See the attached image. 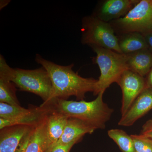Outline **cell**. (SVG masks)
Instances as JSON below:
<instances>
[{"label": "cell", "instance_id": "1", "mask_svg": "<svg viewBox=\"0 0 152 152\" xmlns=\"http://www.w3.org/2000/svg\"><path fill=\"white\" fill-rule=\"evenodd\" d=\"M35 61L46 70L52 84L50 97L42 105L48 104L57 99L67 100L71 96H75L77 100H84L87 93L94 91L97 80L81 77L73 70V64L60 65L38 54Z\"/></svg>", "mask_w": 152, "mask_h": 152}, {"label": "cell", "instance_id": "2", "mask_svg": "<svg viewBox=\"0 0 152 152\" xmlns=\"http://www.w3.org/2000/svg\"><path fill=\"white\" fill-rule=\"evenodd\" d=\"M104 94L100 93L95 100L91 102L57 99L48 105H50L53 110L69 118H76L86 122L96 129H104L114 112L113 109L104 102Z\"/></svg>", "mask_w": 152, "mask_h": 152}, {"label": "cell", "instance_id": "3", "mask_svg": "<svg viewBox=\"0 0 152 152\" xmlns=\"http://www.w3.org/2000/svg\"><path fill=\"white\" fill-rule=\"evenodd\" d=\"M0 77L12 82L20 91L37 95L43 103L48 102L51 95V81L43 67L33 70L12 68L1 55Z\"/></svg>", "mask_w": 152, "mask_h": 152}, {"label": "cell", "instance_id": "4", "mask_svg": "<svg viewBox=\"0 0 152 152\" xmlns=\"http://www.w3.org/2000/svg\"><path fill=\"white\" fill-rule=\"evenodd\" d=\"M96 53L94 62L99 68L100 76L97 80L94 95L104 93L113 83H117L125 71L129 69L126 55L96 46H90Z\"/></svg>", "mask_w": 152, "mask_h": 152}, {"label": "cell", "instance_id": "5", "mask_svg": "<svg viewBox=\"0 0 152 152\" xmlns=\"http://www.w3.org/2000/svg\"><path fill=\"white\" fill-rule=\"evenodd\" d=\"M81 42L90 46H96L122 53L118 39L109 23L101 20L94 16L82 20Z\"/></svg>", "mask_w": 152, "mask_h": 152}, {"label": "cell", "instance_id": "6", "mask_svg": "<svg viewBox=\"0 0 152 152\" xmlns=\"http://www.w3.org/2000/svg\"><path fill=\"white\" fill-rule=\"evenodd\" d=\"M115 32L122 35L139 33L143 35L152 32V0L139 1L126 15L110 22Z\"/></svg>", "mask_w": 152, "mask_h": 152}, {"label": "cell", "instance_id": "7", "mask_svg": "<svg viewBox=\"0 0 152 152\" xmlns=\"http://www.w3.org/2000/svg\"><path fill=\"white\" fill-rule=\"evenodd\" d=\"M117 83L120 86L122 92L121 111L122 116L146 88V83L143 77L129 69L123 73Z\"/></svg>", "mask_w": 152, "mask_h": 152}, {"label": "cell", "instance_id": "8", "mask_svg": "<svg viewBox=\"0 0 152 152\" xmlns=\"http://www.w3.org/2000/svg\"><path fill=\"white\" fill-rule=\"evenodd\" d=\"M140 1L107 0L98 6L92 15L101 20L110 23L122 18Z\"/></svg>", "mask_w": 152, "mask_h": 152}, {"label": "cell", "instance_id": "9", "mask_svg": "<svg viewBox=\"0 0 152 152\" xmlns=\"http://www.w3.org/2000/svg\"><path fill=\"white\" fill-rule=\"evenodd\" d=\"M152 109V89L146 87L119 121V126H130Z\"/></svg>", "mask_w": 152, "mask_h": 152}, {"label": "cell", "instance_id": "10", "mask_svg": "<svg viewBox=\"0 0 152 152\" xmlns=\"http://www.w3.org/2000/svg\"><path fill=\"white\" fill-rule=\"evenodd\" d=\"M34 128L25 125H16L1 129L0 152H15L24 137Z\"/></svg>", "mask_w": 152, "mask_h": 152}, {"label": "cell", "instance_id": "11", "mask_svg": "<svg viewBox=\"0 0 152 152\" xmlns=\"http://www.w3.org/2000/svg\"><path fill=\"white\" fill-rule=\"evenodd\" d=\"M69 118L52 108L49 112L46 118L45 144L46 150L56 143L61 138Z\"/></svg>", "mask_w": 152, "mask_h": 152}, {"label": "cell", "instance_id": "12", "mask_svg": "<svg viewBox=\"0 0 152 152\" xmlns=\"http://www.w3.org/2000/svg\"><path fill=\"white\" fill-rule=\"evenodd\" d=\"M94 128L79 119L69 118L62 135L55 145H66L74 142H80L85 134H92Z\"/></svg>", "mask_w": 152, "mask_h": 152}, {"label": "cell", "instance_id": "13", "mask_svg": "<svg viewBox=\"0 0 152 152\" xmlns=\"http://www.w3.org/2000/svg\"><path fill=\"white\" fill-rule=\"evenodd\" d=\"M31 110L15 118L5 119L0 118V129L6 127L16 125H25L35 127L45 119L47 115L52 110L50 105H42L31 108Z\"/></svg>", "mask_w": 152, "mask_h": 152}, {"label": "cell", "instance_id": "14", "mask_svg": "<svg viewBox=\"0 0 152 152\" xmlns=\"http://www.w3.org/2000/svg\"><path fill=\"white\" fill-rule=\"evenodd\" d=\"M126 55L129 70L143 77L149 73L152 68V52L149 49Z\"/></svg>", "mask_w": 152, "mask_h": 152}, {"label": "cell", "instance_id": "15", "mask_svg": "<svg viewBox=\"0 0 152 152\" xmlns=\"http://www.w3.org/2000/svg\"><path fill=\"white\" fill-rule=\"evenodd\" d=\"M118 39L120 49L123 54H130L148 49L144 36L140 33L124 34Z\"/></svg>", "mask_w": 152, "mask_h": 152}, {"label": "cell", "instance_id": "16", "mask_svg": "<svg viewBox=\"0 0 152 152\" xmlns=\"http://www.w3.org/2000/svg\"><path fill=\"white\" fill-rule=\"evenodd\" d=\"M46 118L33 129L25 152H45L46 150L45 144Z\"/></svg>", "mask_w": 152, "mask_h": 152}, {"label": "cell", "instance_id": "17", "mask_svg": "<svg viewBox=\"0 0 152 152\" xmlns=\"http://www.w3.org/2000/svg\"><path fill=\"white\" fill-rule=\"evenodd\" d=\"M108 135L114 141L122 152H135L134 142L130 135L125 131L112 129L108 131Z\"/></svg>", "mask_w": 152, "mask_h": 152}, {"label": "cell", "instance_id": "18", "mask_svg": "<svg viewBox=\"0 0 152 152\" xmlns=\"http://www.w3.org/2000/svg\"><path fill=\"white\" fill-rule=\"evenodd\" d=\"M16 87L12 82L0 77V102L20 106L16 95Z\"/></svg>", "mask_w": 152, "mask_h": 152}, {"label": "cell", "instance_id": "19", "mask_svg": "<svg viewBox=\"0 0 152 152\" xmlns=\"http://www.w3.org/2000/svg\"><path fill=\"white\" fill-rule=\"evenodd\" d=\"M31 108L25 109L20 106H13L0 102V118H15L27 114L31 111Z\"/></svg>", "mask_w": 152, "mask_h": 152}, {"label": "cell", "instance_id": "20", "mask_svg": "<svg viewBox=\"0 0 152 152\" xmlns=\"http://www.w3.org/2000/svg\"><path fill=\"white\" fill-rule=\"evenodd\" d=\"M135 152H152V139L141 134H131Z\"/></svg>", "mask_w": 152, "mask_h": 152}, {"label": "cell", "instance_id": "21", "mask_svg": "<svg viewBox=\"0 0 152 152\" xmlns=\"http://www.w3.org/2000/svg\"><path fill=\"white\" fill-rule=\"evenodd\" d=\"M78 142H74L71 143L63 145H54L50 146L45 152H69L72 147Z\"/></svg>", "mask_w": 152, "mask_h": 152}, {"label": "cell", "instance_id": "22", "mask_svg": "<svg viewBox=\"0 0 152 152\" xmlns=\"http://www.w3.org/2000/svg\"><path fill=\"white\" fill-rule=\"evenodd\" d=\"M140 134L152 139V118L143 125Z\"/></svg>", "mask_w": 152, "mask_h": 152}, {"label": "cell", "instance_id": "23", "mask_svg": "<svg viewBox=\"0 0 152 152\" xmlns=\"http://www.w3.org/2000/svg\"><path fill=\"white\" fill-rule=\"evenodd\" d=\"M32 130L26 135L23 138L21 142L20 143L16 151L15 152H25L28 144V143L29 141L30 137L31 134Z\"/></svg>", "mask_w": 152, "mask_h": 152}, {"label": "cell", "instance_id": "24", "mask_svg": "<svg viewBox=\"0 0 152 152\" xmlns=\"http://www.w3.org/2000/svg\"><path fill=\"white\" fill-rule=\"evenodd\" d=\"M148 49L152 52V32L144 35Z\"/></svg>", "mask_w": 152, "mask_h": 152}, {"label": "cell", "instance_id": "25", "mask_svg": "<svg viewBox=\"0 0 152 152\" xmlns=\"http://www.w3.org/2000/svg\"><path fill=\"white\" fill-rule=\"evenodd\" d=\"M145 81L146 83V87L152 89V68L149 73L148 74Z\"/></svg>", "mask_w": 152, "mask_h": 152}, {"label": "cell", "instance_id": "26", "mask_svg": "<svg viewBox=\"0 0 152 152\" xmlns=\"http://www.w3.org/2000/svg\"><path fill=\"white\" fill-rule=\"evenodd\" d=\"M8 1H4V4L3 5H1V9L2 8L4 7H5L6 5H7L9 4Z\"/></svg>", "mask_w": 152, "mask_h": 152}]
</instances>
